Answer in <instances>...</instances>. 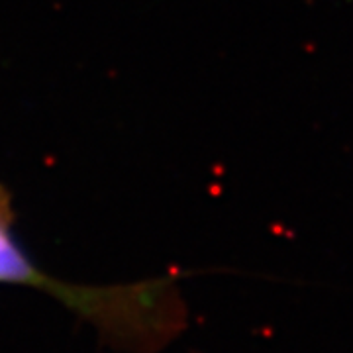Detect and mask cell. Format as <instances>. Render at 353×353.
<instances>
[{"label":"cell","instance_id":"1","mask_svg":"<svg viewBox=\"0 0 353 353\" xmlns=\"http://www.w3.org/2000/svg\"><path fill=\"white\" fill-rule=\"evenodd\" d=\"M0 283L38 289L94 324L112 341L152 345L163 334L173 296L167 281L92 287L65 283L34 263L12 234L8 194L0 187Z\"/></svg>","mask_w":353,"mask_h":353}]
</instances>
